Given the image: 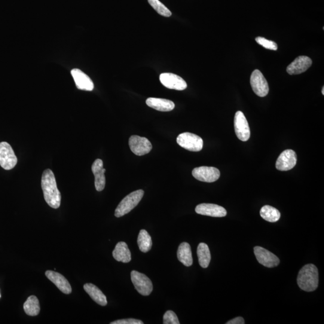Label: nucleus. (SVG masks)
<instances>
[{
    "instance_id": "6e6552de",
    "label": "nucleus",
    "mask_w": 324,
    "mask_h": 324,
    "mask_svg": "<svg viewBox=\"0 0 324 324\" xmlns=\"http://www.w3.org/2000/svg\"><path fill=\"white\" fill-rule=\"evenodd\" d=\"M192 176L199 181L213 183L219 179L221 173L215 167H201L192 171Z\"/></svg>"
},
{
    "instance_id": "f3484780",
    "label": "nucleus",
    "mask_w": 324,
    "mask_h": 324,
    "mask_svg": "<svg viewBox=\"0 0 324 324\" xmlns=\"http://www.w3.org/2000/svg\"><path fill=\"white\" fill-rule=\"evenodd\" d=\"M45 275L63 293L70 294L72 292V287L69 281L62 274L56 271L48 270L46 271Z\"/></svg>"
},
{
    "instance_id": "c85d7f7f",
    "label": "nucleus",
    "mask_w": 324,
    "mask_h": 324,
    "mask_svg": "<svg viewBox=\"0 0 324 324\" xmlns=\"http://www.w3.org/2000/svg\"><path fill=\"white\" fill-rule=\"evenodd\" d=\"M164 324H179V320L176 314L172 310H168L164 316Z\"/></svg>"
},
{
    "instance_id": "9b49d317",
    "label": "nucleus",
    "mask_w": 324,
    "mask_h": 324,
    "mask_svg": "<svg viewBox=\"0 0 324 324\" xmlns=\"http://www.w3.org/2000/svg\"><path fill=\"white\" fill-rule=\"evenodd\" d=\"M254 253L259 264L264 265L265 267L274 268L279 264V258L262 247H255Z\"/></svg>"
},
{
    "instance_id": "b1692460",
    "label": "nucleus",
    "mask_w": 324,
    "mask_h": 324,
    "mask_svg": "<svg viewBox=\"0 0 324 324\" xmlns=\"http://www.w3.org/2000/svg\"><path fill=\"white\" fill-rule=\"evenodd\" d=\"M24 310L29 316L38 315L41 310L38 298L34 295L29 296L24 304Z\"/></svg>"
},
{
    "instance_id": "39448f33",
    "label": "nucleus",
    "mask_w": 324,
    "mask_h": 324,
    "mask_svg": "<svg viewBox=\"0 0 324 324\" xmlns=\"http://www.w3.org/2000/svg\"><path fill=\"white\" fill-rule=\"evenodd\" d=\"M131 280L136 291L140 294L148 296L152 292L153 285L151 280L146 275L133 270L131 272Z\"/></svg>"
},
{
    "instance_id": "1a4fd4ad",
    "label": "nucleus",
    "mask_w": 324,
    "mask_h": 324,
    "mask_svg": "<svg viewBox=\"0 0 324 324\" xmlns=\"http://www.w3.org/2000/svg\"><path fill=\"white\" fill-rule=\"evenodd\" d=\"M129 144L131 151L139 156L149 153L152 148L151 143L147 138L137 135L130 137Z\"/></svg>"
},
{
    "instance_id": "f257e3e1",
    "label": "nucleus",
    "mask_w": 324,
    "mask_h": 324,
    "mask_svg": "<svg viewBox=\"0 0 324 324\" xmlns=\"http://www.w3.org/2000/svg\"><path fill=\"white\" fill-rule=\"evenodd\" d=\"M42 188L44 198L49 206L54 209H59L61 204L60 192L57 185L54 174L51 170L47 169L43 173L42 177Z\"/></svg>"
},
{
    "instance_id": "ddd939ff",
    "label": "nucleus",
    "mask_w": 324,
    "mask_h": 324,
    "mask_svg": "<svg viewBox=\"0 0 324 324\" xmlns=\"http://www.w3.org/2000/svg\"><path fill=\"white\" fill-rule=\"evenodd\" d=\"M296 161H297V156L295 152L292 149H286L278 157L276 167L277 170L280 171L291 170L295 167Z\"/></svg>"
},
{
    "instance_id": "c756f323",
    "label": "nucleus",
    "mask_w": 324,
    "mask_h": 324,
    "mask_svg": "<svg viewBox=\"0 0 324 324\" xmlns=\"http://www.w3.org/2000/svg\"><path fill=\"white\" fill-rule=\"evenodd\" d=\"M143 322L140 320L136 319H125L115 320L111 322V324H143Z\"/></svg>"
},
{
    "instance_id": "aec40b11",
    "label": "nucleus",
    "mask_w": 324,
    "mask_h": 324,
    "mask_svg": "<svg viewBox=\"0 0 324 324\" xmlns=\"http://www.w3.org/2000/svg\"><path fill=\"white\" fill-rule=\"evenodd\" d=\"M113 257L116 261L123 263H129L131 259V252L127 244L121 241L116 245L112 252Z\"/></svg>"
},
{
    "instance_id": "0eeeda50",
    "label": "nucleus",
    "mask_w": 324,
    "mask_h": 324,
    "mask_svg": "<svg viewBox=\"0 0 324 324\" xmlns=\"http://www.w3.org/2000/svg\"><path fill=\"white\" fill-rule=\"evenodd\" d=\"M235 132L241 141L248 140L250 137V130L248 122L241 111L235 113L234 118Z\"/></svg>"
},
{
    "instance_id": "473e14b6",
    "label": "nucleus",
    "mask_w": 324,
    "mask_h": 324,
    "mask_svg": "<svg viewBox=\"0 0 324 324\" xmlns=\"http://www.w3.org/2000/svg\"><path fill=\"white\" fill-rule=\"evenodd\" d=\"M0 297H1V295H0Z\"/></svg>"
},
{
    "instance_id": "9d476101",
    "label": "nucleus",
    "mask_w": 324,
    "mask_h": 324,
    "mask_svg": "<svg viewBox=\"0 0 324 324\" xmlns=\"http://www.w3.org/2000/svg\"><path fill=\"white\" fill-rule=\"evenodd\" d=\"M250 84L254 93L259 97H265L269 92L268 84L259 70H255L250 77Z\"/></svg>"
},
{
    "instance_id": "cd10ccee",
    "label": "nucleus",
    "mask_w": 324,
    "mask_h": 324,
    "mask_svg": "<svg viewBox=\"0 0 324 324\" xmlns=\"http://www.w3.org/2000/svg\"><path fill=\"white\" fill-rule=\"evenodd\" d=\"M256 41L260 45L262 46L263 47L268 49V50L276 51L277 50V45L276 43L273 41H269L262 37H258L256 38Z\"/></svg>"
},
{
    "instance_id": "7ed1b4c3",
    "label": "nucleus",
    "mask_w": 324,
    "mask_h": 324,
    "mask_svg": "<svg viewBox=\"0 0 324 324\" xmlns=\"http://www.w3.org/2000/svg\"><path fill=\"white\" fill-rule=\"evenodd\" d=\"M144 192L143 190H137L131 192L126 196L119 204L115 210V216L117 218H121L126 215L135 208L141 201Z\"/></svg>"
},
{
    "instance_id": "dca6fc26",
    "label": "nucleus",
    "mask_w": 324,
    "mask_h": 324,
    "mask_svg": "<svg viewBox=\"0 0 324 324\" xmlns=\"http://www.w3.org/2000/svg\"><path fill=\"white\" fill-rule=\"evenodd\" d=\"M92 172L95 177V188L96 191L101 192L105 189L106 185V179L105 176V173L106 170L103 168V162L102 160L100 158H97L92 165L91 167Z\"/></svg>"
},
{
    "instance_id": "393cba45",
    "label": "nucleus",
    "mask_w": 324,
    "mask_h": 324,
    "mask_svg": "<svg viewBox=\"0 0 324 324\" xmlns=\"http://www.w3.org/2000/svg\"><path fill=\"white\" fill-rule=\"evenodd\" d=\"M260 215L262 218L269 222H276L280 218L279 211L273 207L265 206L260 211Z\"/></svg>"
},
{
    "instance_id": "4468645a",
    "label": "nucleus",
    "mask_w": 324,
    "mask_h": 324,
    "mask_svg": "<svg viewBox=\"0 0 324 324\" xmlns=\"http://www.w3.org/2000/svg\"><path fill=\"white\" fill-rule=\"evenodd\" d=\"M196 213L199 215L223 218L227 215V210L224 207L213 204H201L196 207Z\"/></svg>"
},
{
    "instance_id": "412c9836",
    "label": "nucleus",
    "mask_w": 324,
    "mask_h": 324,
    "mask_svg": "<svg viewBox=\"0 0 324 324\" xmlns=\"http://www.w3.org/2000/svg\"><path fill=\"white\" fill-rule=\"evenodd\" d=\"M84 289L98 304L105 306L108 303L106 296L96 285L92 283H86L84 286Z\"/></svg>"
},
{
    "instance_id": "4be33fe9",
    "label": "nucleus",
    "mask_w": 324,
    "mask_h": 324,
    "mask_svg": "<svg viewBox=\"0 0 324 324\" xmlns=\"http://www.w3.org/2000/svg\"><path fill=\"white\" fill-rule=\"evenodd\" d=\"M177 257L180 262L186 267H190L193 264V258L190 244L184 242L180 244L177 252Z\"/></svg>"
},
{
    "instance_id": "f03ea898",
    "label": "nucleus",
    "mask_w": 324,
    "mask_h": 324,
    "mask_svg": "<svg viewBox=\"0 0 324 324\" xmlns=\"http://www.w3.org/2000/svg\"><path fill=\"white\" fill-rule=\"evenodd\" d=\"M297 283L304 291H315L319 283L318 270L316 266L311 264L304 265L299 271Z\"/></svg>"
},
{
    "instance_id": "6ab92c4d",
    "label": "nucleus",
    "mask_w": 324,
    "mask_h": 324,
    "mask_svg": "<svg viewBox=\"0 0 324 324\" xmlns=\"http://www.w3.org/2000/svg\"><path fill=\"white\" fill-rule=\"evenodd\" d=\"M146 105L152 109L161 112L173 111L175 104L172 101L160 98L149 97L146 100Z\"/></svg>"
},
{
    "instance_id": "bb28decb",
    "label": "nucleus",
    "mask_w": 324,
    "mask_h": 324,
    "mask_svg": "<svg viewBox=\"0 0 324 324\" xmlns=\"http://www.w3.org/2000/svg\"><path fill=\"white\" fill-rule=\"evenodd\" d=\"M149 4L158 14L165 17H170L172 15L171 12L159 0H148Z\"/></svg>"
},
{
    "instance_id": "a878e982",
    "label": "nucleus",
    "mask_w": 324,
    "mask_h": 324,
    "mask_svg": "<svg viewBox=\"0 0 324 324\" xmlns=\"http://www.w3.org/2000/svg\"><path fill=\"white\" fill-rule=\"evenodd\" d=\"M137 244L139 248L143 253H146L151 250L152 245V239L148 232L144 229H142L139 232L137 237Z\"/></svg>"
},
{
    "instance_id": "f8f14e48",
    "label": "nucleus",
    "mask_w": 324,
    "mask_h": 324,
    "mask_svg": "<svg viewBox=\"0 0 324 324\" xmlns=\"http://www.w3.org/2000/svg\"><path fill=\"white\" fill-rule=\"evenodd\" d=\"M160 81L162 85L169 89L182 91L188 87L187 83L184 79L171 73H161Z\"/></svg>"
},
{
    "instance_id": "5701e85b",
    "label": "nucleus",
    "mask_w": 324,
    "mask_h": 324,
    "mask_svg": "<svg viewBox=\"0 0 324 324\" xmlns=\"http://www.w3.org/2000/svg\"><path fill=\"white\" fill-rule=\"evenodd\" d=\"M197 255L201 267L204 268L209 267L211 261V254L209 247L206 243H201L199 244Z\"/></svg>"
},
{
    "instance_id": "2eb2a0df",
    "label": "nucleus",
    "mask_w": 324,
    "mask_h": 324,
    "mask_svg": "<svg viewBox=\"0 0 324 324\" xmlns=\"http://www.w3.org/2000/svg\"><path fill=\"white\" fill-rule=\"evenodd\" d=\"M312 65V60L307 56H299L293 61L287 67L286 71L288 74L299 75L303 73Z\"/></svg>"
},
{
    "instance_id": "2f4dec72",
    "label": "nucleus",
    "mask_w": 324,
    "mask_h": 324,
    "mask_svg": "<svg viewBox=\"0 0 324 324\" xmlns=\"http://www.w3.org/2000/svg\"><path fill=\"white\" fill-rule=\"evenodd\" d=\"M322 93L323 95H324V87H323L322 88Z\"/></svg>"
},
{
    "instance_id": "20e7f679",
    "label": "nucleus",
    "mask_w": 324,
    "mask_h": 324,
    "mask_svg": "<svg viewBox=\"0 0 324 324\" xmlns=\"http://www.w3.org/2000/svg\"><path fill=\"white\" fill-rule=\"evenodd\" d=\"M177 142L182 148L190 151H200L203 148V139L194 133L185 132L180 134L177 137Z\"/></svg>"
},
{
    "instance_id": "a211bd4d",
    "label": "nucleus",
    "mask_w": 324,
    "mask_h": 324,
    "mask_svg": "<svg viewBox=\"0 0 324 324\" xmlns=\"http://www.w3.org/2000/svg\"><path fill=\"white\" fill-rule=\"evenodd\" d=\"M71 74L75 82L76 87L79 90L85 91H92L94 89V84L87 75L85 74L81 70L78 69H73Z\"/></svg>"
},
{
    "instance_id": "7c9ffc66",
    "label": "nucleus",
    "mask_w": 324,
    "mask_h": 324,
    "mask_svg": "<svg viewBox=\"0 0 324 324\" xmlns=\"http://www.w3.org/2000/svg\"><path fill=\"white\" fill-rule=\"evenodd\" d=\"M245 323L242 317H237L235 318L229 320L227 324H244Z\"/></svg>"
},
{
    "instance_id": "423d86ee",
    "label": "nucleus",
    "mask_w": 324,
    "mask_h": 324,
    "mask_svg": "<svg viewBox=\"0 0 324 324\" xmlns=\"http://www.w3.org/2000/svg\"><path fill=\"white\" fill-rule=\"evenodd\" d=\"M18 158L9 143H0V166L6 170H11L16 166Z\"/></svg>"
}]
</instances>
